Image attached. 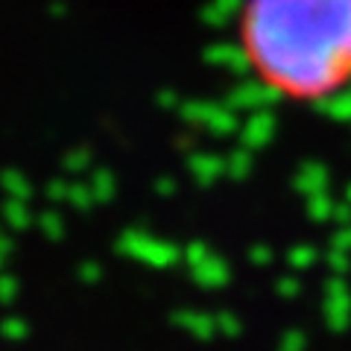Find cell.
I'll return each instance as SVG.
<instances>
[{
	"label": "cell",
	"instance_id": "cell-1",
	"mask_svg": "<svg viewBox=\"0 0 351 351\" xmlns=\"http://www.w3.org/2000/svg\"><path fill=\"white\" fill-rule=\"evenodd\" d=\"M237 44L267 91L328 100L351 82V0H240Z\"/></svg>",
	"mask_w": 351,
	"mask_h": 351
}]
</instances>
